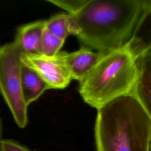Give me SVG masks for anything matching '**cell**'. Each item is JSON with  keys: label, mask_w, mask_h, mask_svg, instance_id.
Segmentation results:
<instances>
[{"label": "cell", "mask_w": 151, "mask_h": 151, "mask_svg": "<svg viewBox=\"0 0 151 151\" xmlns=\"http://www.w3.org/2000/svg\"><path fill=\"white\" fill-rule=\"evenodd\" d=\"M24 52L15 41L0 46V91L13 118L20 128L28 124V106L21 88V55Z\"/></svg>", "instance_id": "cell-4"}, {"label": "cell", "mask_w": 151, "mask_h": 151, "mask_svg": "<svg viewBox=\"0 0 151 151\" xmlns=\"http://www.w3.org/2000/svg\"><path fill=\"white\" fill-rule=\"evenodd\" d=\"M149 151H151V140H150V147H149Z\"/></svg>", "instance_id": "cell-16"}, {"label": "cell", "mask_w": 151, "mask_h": 151, "mask_svg": "<svg viewBox=\"0 0 151 151\" xmlns=\"http://www.w3.org/2000/svg\"><path fill=\"white\" fill-rule=\"evenodd\" d=\"M21 88L24 100L28 107L38 99L45 90H49L46 83L35 71L23 64L21 68Z\"/></svg>", "instance_id": "cell-10"}, {"label": "cell", "mask_w": 151, "mask_h": 151, "mask_svg": "<svg viewBox=\"0 0 151 151\" xmlns=\"http://www.w3.org/2000/svg\"><path fill=\"white\" fill-rule=\"evenodd\" d=\"M60 52L72 79L78 81L87 74L105 54L98 51L94 52L84 46L72 52L65 51H60Z\"/></svg>", "instance_id": "cell-6"}, {"label": "cell", "mask_w": 151, "mask_h": 151, "mask_svg": "<svg viewBox=\"0 0 151 151\" xmlns=\"http://www.w3.org/2000/svg\"><path fill=\"white\" fill-rule=\"evenodd\" d=\"M136 59L127 46L105 53L79 81L83 100L98 109L116 98L132 94L137 77Z\"/></svg>", "instance_id": "cell-3"}, {"label": "cell", "mask_w": 151, "mask_h": 151, "mask_svg": "<svg viewBox=\"0 0 151 151\" xmlns=\"http://www.w3.org/2000/svg\"><path fill=\"white\" fill-rule=\"evenodd\" d=\"M45 20H40L19 27L15 35V41L24 53L42 54V38Z\"/></svg>", "instance_id": "cell-8"}, {"label": "cell", "mask_w": 151, "mask_h": 151, "mask_svg": "<svg viewBox=\"0 0 151 151\" xmlns=\"http://www.w3.org/2000/svg\"><path fill=\"white\" fill-rule=\"evenodd\" d=\"M45 28L51 34L65 40L70 34L68 14H57L45 20Z\"/></svg>", "instance_id": "cell-11"}, {"label": "cell", "mask_w": 151, "mask_h": 151, "mask_svg": "<svg viewBox=\"0 0 151 151\" xmlns=\"http://www.w3.org/2000/svg\"><path fill=\"white\" fill-rule=\"evenodd\" d=\"M21 60L23 65L35 71L50 89H63L73 80L60 51L55 57L42 54L22 52Z\"/></svg>", "instance_id": "cell-5"}, {"label": "cell", "mask_w": 151, "mask_h": 151, "mask_svg": "<svg viewBox=\"0 0 151 151\" xmlns=\"http://www.w3.org/2000/svg\"><path fill=\"white\" fill-rule=\"evenodd\" d=\"M65 40L50 32L45 28L42 38V54L47 57H55L60 52Z\"/></svg>", "instance_id": "cell-12"}, {"label": "cell", "mask_w": 151, "mask_h": 151, "mask_svg": "<svg viewBox=\"0 0 151 151\" xmlns=\"http://www.w3.org/2000/svg\"><path fill=\"white\" fill-rule=\"evenodd\" d=\"M127 47L136 58L151 49V5L142 17Z\"/></svg>", "instance_id": "cell-9"}, {"label": "cell", "mask_w": 151, "mask_h": 151, "mask_svg": "<svg viewBox=\"0 0 151 151\" xmlns=\"http://www.w3.org/2000/svg\"><path fill=\"white\" fill-rule=\"evenodd\" d=\"M2 120L0 118V140H2Z\"/></svg>", "instance_id": "cell-15"}, {"label": "cell", "mask_w": 151, "mask_h": 151, "mask_svg": "<svg viewBox=\"0 0 151 151\" xmlns=\"http://www.w3.org/2000/svg\"><path fill=\"white\" fill-rule=\"evenodd\" d=\"M97 151H149L151 118L133 94L120 96L97 109Z\"/></svg>", "instance_id": "cell-2"}, {"label": "cell", "mask_w": 151, "mask_h": 151, "mask_svg": "<svg viewBox=\"0 0 151 151\" xmlns=\"http://www.w3.org/2000/svg\"><path fill=\"white\" fill-rule=\"evenodd\" d=\"M87 0H47L51 3L71 14L77 12L86 2Z\"/></svg>", "instance_id": "cell-13"}, {"label": "cell", "mask_w": 151, "mask_h": 151, "mask_svg": "<svg viewBox=\"0 0 151 151\" xmlns=\"http://www.w3.org/2000/svg\"><path fill=\"white\" fill-rule=\"evenodd\" d=\"M151 0H87L69 15L70 33L86 47L107 53L128 46Z\"/></svg>", "instance_id": "cell-1"}, {"label": "cell", "mask_w": 151, "mask_h": 151, "mask_svg": "<svg viewBox=\"0 0 151 151\" xmlns=\"http://www.w3.org/2000/svg\"><path fill=\"white\" fill-rule=\"evenodd\" d=\"M137 77L133 94L151 118V49L136 59Z\"/></svg>", "instance_id": "cell-7"}, {"label": "cell", "mask_w": 151, "mask_h": 151, "mask_svg": "<svg viewBox=\"0 0 151 151\" xmlns=\"http://www.w3.org/2000/svg\"><path fill=\"white\" fill-rule=\"evenodd\" d=\"M0 151H1V150H0Z\"/></svg>", "instance_id": "cell-17"}, {"label": "cell", "mask_w": 151, "mask_h": 151, "mask_svg": "<svg viewBox=\"0 0 151 151\" xmlns=\"http://www.w3.org/2000/svg\"><path fill=\"white\" fill-rule=\"evenodd\" d=\"M1 151H31L24 146L21 145L15 141L9 139L0 140Z\"/></svg>", "instance_id": "cell-14"}]
</instances>
